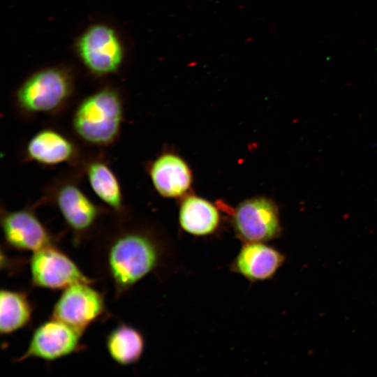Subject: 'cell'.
I'll use <instances>...</instances> for the list:
<instances>
[{"label": "cell", "instance_id": "52a82bcc", "mask_svg": "<svg viewBox=\"0 0 377 377\" xmlns=\"http://www.w3.org/2000/svg\"><path fill=\"white\" fill-rule=\"evenodd\" d=\"M83 333L72 326L51 317L34 330L26 351L15 362L28 358L54 361L84 348L81 343Z\"/></svg>", "mask_w": 377, "mask_h": 377}, {"label": "cell", "instance_id": "6da1fadb", "mask_svg": "<svg viewBox=\"0 0 377 377\" xmlns=\"http://www.w3.org/2000/svg\"><path fill=\"white\" fill-rule=\"evenodd\" d=\"M161 246L149 230L128 216L116 218L96 249V264L111 283L116 297L154 271L160 264Z\"/></svg>", "mask_w": 377, "mask_h": 377}, {"label": "cell", "instance_id": "e0dca14e", "mask_svg": "<svg viewBox=\"0 0 377 377\" xmlns=\"http://www.w3.org/2000/svg\"><path fill=\"white\" fill-rule=\"evenodd\" d=\"M33 304L22 291L1 289L0 292V332L8 335L27 327L31 320Z\"/></svg>", "mask_w": 377, "mask_h": 377}, {"label": "cell", "instance_id": "ba28073f", "mask_svg": "<svg viewBox=\"0 0 377 377\" xmlns=\"http://www.w3.org/2000/svg\"><path fill=\"white\" fill-rule=\"evenodd\" d=\"M33 286L64 290L77 283H92L75 263L56 245L34 252L29 262Z\"/></svg>", "mask_w": 377, "mask_h": 377}, {"label": "cell", "instance_id": "5b68a950", "mask_svg": "<svg viewBox=\"0 0 377 377\" xmlns=\"http://www.w3.org/2000/svg\"><path fill=\"white\" fill-rule=\"evenodd\" d=\"M91 283H77L62 290L51 317L84 333L91 323L105 316L104 297Z\"/></svg>", "mask_w": 377, "mask_h": 377}, {"label": "cell", "instance_id": "3957f363", "mask_svg": "<svg viewBox=\"0 0 377 377\" xmlns=\"http://www.w3.org/2000/svg\"><path fill=\"white\" fill-rule=\"evenodd\" d=\"M124 120L122 98L117 90L107 87L84 98L72 117L75 135L83 142L105 147L120 135Z\"/></svg>", "mask_w": 377, "mask_h": 377}, {"label": "cell", "instance_id": "9c48e42d", "mask_svg": "<svg viewBox=\"0 0 377 377\" xmlns=\"http://www.w3.org/2000/svg\"><path fill=\"white\" fill-rule=\"evenodd\" d=\"M79 55L84 64L94 74L115 72L123 59L121 42L113 29L104 24L90 27L77 43Z\"/></svg>", "mask_w": 377, "mask_h": 377}, {"label": "cell", "instance_id": "9a60e30c", "mask_svg": "<svg viewBox=\"0 0 377 377\" xmlns=\"http://www.w3.org/2000/svg\"><path fill=\"white\" fill-rule=\"evenodd\" d=\"M221 221L218 208L209 200L194 195L184 198L180 205L179 222L185 232L205 236L215 232Z\"/></svg>", "mask_w": 377, "mask_h": 377}, {"label": "cell", "instance_id": "277c9868", "mask_svg": "<svg viewBox=\"0 0 377 377\" xmlns=\"http://www.w3.org/2000/svg\"><path fill=\"white\" fill-rule=\"evenodd\" d=\"M72 91L71 80L64 71L44 69L22 83L16 92L15 103L26 118L54 115L64 108Z\"/></svg>", "mask_w": 377, "mask_h": 377}, {"label": "cell", "instance_id": "2e32d148", "mask_svg": "<svg viewBox=\"0 0 377 377\" xmlns=\"http://www.w3.org/2000/svg\"><path fill=\"white\" fill-rule=\"evenodd\" d=\"M106 349L111 359L121 366L136 363L145 348L142 333L134 327L121 323L107 335Z\"/></svg>", "mask_w": 377, "mask_h": 377}, {"label": "cell", "instance_id": "7c38bea8", "mask_svg": "<svg viewBox=\"0 0 377 377\" xmlns=\"http://www.w3.org/2000/svg\"><path fill=\"white\" fill-rule=\"evenodd\" d=\"M78 167L94 194L116 218L128 216L118 177L103 156H84Z\"/></svg>", "mask_w": 377, "mask_h": 377}, {"label": "cell", "instance_id": "4fadbf2b", "mask_svg": "<svg viewBox=\"0 0 377 377\" xmlns=\"http://www.w3.org/2000/svg\"><path fill=\"white\" fill-rule=\"evenodd\" d=\"M147 170L156 191L162 197L175 198L184 195L193 182L191 170L179 155L165 152L147 165Z\"/></svg>", "mask_w": 377, "mask_h": 377}, {"label": "cell", "instance_id": "7a4b0ae2", "mask_svg": "<svg viewBox=\"0 0 377 377\" xmlns=\"http://www.w3.org/2000/svg\"><path fill=\"white\" fill-rule=\"evenodd\" d=\"M73 168V171L61 174L50 182L42 200L59 212L78 244L94 234L103 216L110 211L96 204L83 191L80 185L82 172L78 166Z\"/></svg>", "mask_w": 377, "mask_h": 377}, {"label": "cell", "instance_id": "5bb4252c", "mask_svg": "<svg viewBox=\"0 0 377 377\" xmlns=\"http://www.w3.org/2000/svg\"><path fill=\"white\" fill-rule=\"evenodd\" d=\"M285 260L284 256L264 242H246L231 264V269L250 281L272 278Z\"/></svg>", "mask_w": 377, "mask_h": 377}, {"label": "cell", "instance_id": "8992f818", "mask_svg": "<svg viewBox=\"0 0 377 377\" xmlns=\"http://www.w3.org/2000/svg\"><path fill=\"white\" fill-rule=\"evenodd\" d=\"M232 226L237 237L244 243L273 239L281 232L277 207L265 197L246 199L235 208Z\"/></svg>", "mask_w": 377, "mask_h": 377}, {"label": "cell", "instance_id": "30bf717a", "mask_svg": "<svg viewBox=\"0 0 377 377\" xmlns=\"http://www.w3.org/2000/svg\"><path fill=\"white\" fill-rule=\"evenodd\" d=\"M1 226L6 244L13 249L36 252L55 245V239L33 207L1 209Z\"/></svg>", "mask_w": 377, "mask_h": 377}, {"label": "cell", "instance_id": "8fae6325", "mask_svg": "<svg viewBox=\"0 0 377 377\" xmlns=\"http://www.w3.org/2000/svg\"><path fill=\"white\" fill-rule=\"evenodd\" d=\"M23 156L27 161L47 167L64 163L77 167L84 156L72 138L52 127L34 133L24 145Z\"/></svg>", "mask_w": 377, "mask_h": 377}]
</instances>
